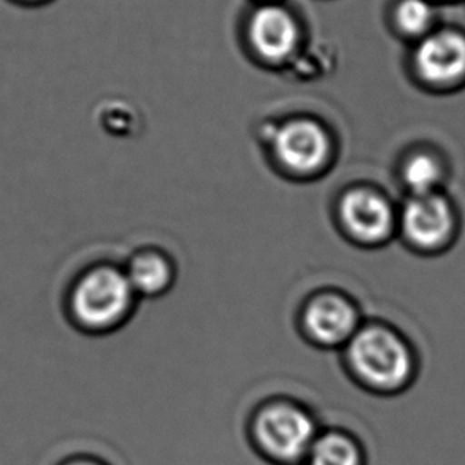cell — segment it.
Returning a JSON list of instances; mask_svg holds the SVG:
<instances>
[{
    "label": "cell",
    "mask_w": 465,
    "mask_h": 465,
    "mask_svg": "<svg viewBox=\"0 0 465 465\" xmlns=\"http://www.w3.org/2000/svg\"><path fill=\"white\" fill-rule=\"evenodd\" d=\"M350 364L362 383L380 392H401L415 381L418 359L394 329L364 327L350 340Z\"/></svg>",
    "instance_id": "obj_1"
},
{
    "label": "cell",
    "mask_w": 465,
    "mask_h": 465,
    "mask_svg": "<svg viewBox=\"0 0 465 465\" xmlns=\"http://www.w3.org/2000/svg\"><path fill=\"white\" fill-rule=\"evenodd\" d=\"M462 212L448 191L409 195L397 212V229L407 245L426 256L451 252L462 233Z\"/></svg>",
    "instance_id": "obj_2"
},
{
    "label": "cell",
    "mask_w": 465,
    "mask_h": 465,
    "mask_svg": "<svg viewBox=\"0 0 465 465\" xmlns=\"http://www.w3.org/2000/svg\"><path fill=\"white\" fill-rule=\"evenodd\" d=\"M411 69L422 88L435 94H454L465 89V34L437 27L418 40L411 53Z\"/></svg>",
    "instance_id": "obj_3"
},
{
    "label": "cell",
    "mask_w": 465,
    "mask_h": 465,
    "mask_svg": "<svg viewBox=\"0 0 465 465\" xmlns=\"http://www.w3.org/2000/svg\"><path fill=\"white\" fill-rule=\"evenodd\" d=\"M133 297V286L126 273L101 267L89 272L76 286L74 310L86 326H112L127 313Z\"/></svg>",
    "instance_id": "obj_4"
},
{
    "label": "cell",
    "mask_w": 465,
    "mask_h": 465,
    "mask_svg": "<svg viewBox=\"0 0 465 465\" xmlns=\"http://www.w3.org/2000/svg\"><path fill=\"white\" fill-rule=\"evenodd\" d=\"M246 37L264 63L288 64L302 46V25L296 15L280 2L259 4L248 18Z\"/></svg>",
    "instance_id": "obj_5"
},
{
    "label": "cell",
    "mask_w": 465,
    "mask_h": 465,
    "mask_svg": "<svg viewBox=\"0 0 465 465\" xmlns=\"http://www.w3.org/2000/svg\"><path fill=\"white\" fill-rule=\"evenodd\" d=\"M254 430L265 453L283 462L302 460L316 440L312 418L292 405H273L265 409L258 416Z\"/></svg>",
    "instance_id": "obj_6"
},
{
    "label": "cell",
    "mask_w": 465,
    "mask_h": 465,
    "mask_svg": "<svg viewBox=\"0 0 465 465\" xmlns=\"http://www.w3.org/2000/svg\"><path fill=\"white\" fill-rule=\"evenodd\" d=\"M340 214L346 229L362 243H383L397 231V212L373 189H352L343 197Z\"/></svg>",
    "instance_id": "obj_7"
},
{
    "label": "cell",
    "mask_w": 465,
    "mask_h": 465,
    "mask_svg": "<svg viewBox=\"0 0 465 465\" xmlns=\"http://www.w3.org/2000/svg\"><path fill=\"white\" fill-rule=\"evenodd\" d=\"M272 143L282 163L302 173L320 169L331 150L326 131L310 120L286 123L275 133Z\"/></svg>",
    "instance_id": "obj_8"
},
{
    "label": "cell",
    "mask_w": 465,
    "mask_h": 465,
    "mask_svg": "<svg viewBox=\"0 0 465 465\" xmlns=\"http://www.w3.org/2000/svg\"><path fill=\"white\" fill-rule=\"evenodd\" d=\"M305 324L313 339L322 345H340L356 333L358 314L343 297L324 294L310 303L305 312Z\"/></svg>",
    "instance_id": "obj_9"
},
{
    "label": "cell",
    "mask_w": 465,
    "mask_h": 465,
    "mask_svg": "<svg viewBox=\"0 0 465 465\" xmlns=\"http://www.w3.org/2000/svg\"><path fill=\"white\" fill-rule=\"evenodd\" d=\"M453 169L445 153L434 146L415 148L403 159L401 180L409 195L432 194L448 191Z\"/></svg>",
    "instance_id": "obj_10"
},
{
    "label": "cell",
    "mask_w": 465,
    "mask_h": 465,
    "mask_svg": "<svg viewBox=\"0 0 465 465\" xmlns=\"http://www.w3.org/2000/svg\"><path fill=\"white\" fill-rule=\"evenodd\" d=\"M392 27L407 40L418 42L437 29V12L432 0H397L391 15Z\"/></svg>",
    "instance_id": "obj_11"
},
{
    "label": "cell",
    "mask_w": 465,
    "mask_h": 465,
    "mask_svg": "<svg viewBox=\"0 0 465 465\" xmlns=\"http://www.w3.org/2000/svg\"><path fill=\"white\" fill-rule=\"evenodd\" d=\"M126 275L134 292L157 294L169 286L172 269L163 256L154 252H146L134 259Z\"/></svg>",
    "instance_id": "obj_12"
},
{
    "label": "cell",
    "mask_w": 465,
    "mask_h": 465,
    "mask_svg": "<svg viewBox=\"0 0 465 465\" xmlns=\"http://www.w3.org/2000/svg\"><path fill=\"white\" fill-rule=\"evenodd\" d=\"M310 465H361L356 443L343 434L316 439L309 451Z\"/></svg>",
    "instance_id": "obj_13"
},
{
    "label": "cell",
    "mask_w": 465,
    "mask_h": 465,
    "mask_svg": "<svg viewBox=\"0 0 465 465\" xmlns=\"http://www.w3.org/2000/svg\"><path fill=\"white\" fill-rule=\"evenodd\" d=\"M261 4H272V2H280V0H259Z\"/></svg>",
    "instance_id": "obj_14"
},
{
    "label": "cell",
    "mask_w": 465,
    "mask_h": 465,
    "mask_svg": "<svg viewBox=\"0 0 465 465\" xmlns=\"http://www.w3.org/2000/svg\"><path fill=\"white\" fill-rule=\"evenodd\" d=\"M25 2H44V0H25Z\"/></svg>",
    "instance_id": "obj_15"
},
{
    "label": "cell",
    "mask_w": 465,
    "mask_h": 465,
    "mask_svg": "<svg viewBox=\"0 0 465 465\" xmlns=\"http://www.w3.org/2000/svg\"><path fill=\"white\" fill-rule=\"evenodd\" d=\"M74 465H93V464H74Z\"/></svg>",
    "instance_id": "obj_16"
}]
</instances>
